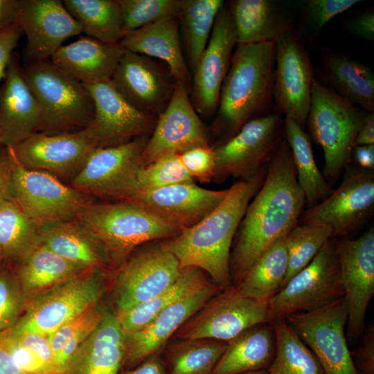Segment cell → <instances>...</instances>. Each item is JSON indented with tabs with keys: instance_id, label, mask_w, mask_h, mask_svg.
Masks as SVG:
<instances>
[{
	"instance_id": "1",
	"label": "cell",
	"mask_w": 374,
	"mask_h": 374,
	"mask_svg": "<svg viewBox=\"0 0 374 374\" xmlns=\"http://www.w3.org/2000/svg\"><path fill=\"white\" fill-rule=\"evenodd\" d=\"M305 203L292 152L284 138L268 163L264 182L249 203L237 229L230 256L233 286L280 236L298 224Z\"/></svg>"
},
{
	"instance_id": "2",
	"label": "cell",
	"mask_w": 374,
	"mask_h": 374,
	"mask_svg": "<svg viewBox=\"0 0 374 374\" xmlns=\"http://www.w3.org/2000/svg\"><path fill=\"white\" fill-rule=\"evenodd\" d=\"M267 166L252 178L234 183L223 200L195 225L161 240L163 247L177 258L181 269H201L221 290L233 285L230 274L233 242L249 203L264 182Z\"/></svg>"
},
{
	"instance_id": "3",
	"label": "cell",
	"mask_w": 374,
	"mask_h": 374,
	"mask_svg": "<svg viewBox=\"0 0 374 374\" xmlns=\"http://www.w3.org/2000/svg\"><path fill=\"white\" fill-rule=\"evenodd\" d=\"M274 64L275 42L236 45L211 125L217 145L247 122L271 113Z\"/></svg>"
},
{
	"instance_id": "4",
	"label": "cell",
	"mask_w": 374,
	"mask_h": 374,
	"mask_svg": "<svg viewBox=\"0 0 374 374\" xmlns=\"http://www.w3.org/2000/svg\"><path fill=\"white\" fill-rule=\"evenodd\" d=\"M77 219L103 246L110 267L121 265L139 246L172 238L181 230L128 200L85 206Z\"/></svg>"
},
{
	"instance_id": "5",
	"label": "cell",
	"mask_w": 374,
	"mask_h": 374,
	"mask_svg": "<svg viewBox=\"0 0 374 374\" xmlns=\"http://www.w3.org/2000/svg\"><path fill=\"white\" fill-rule=\"evenodd\" d=\"M24 76L42 114L40 132L57 134L89 127L94 103L87 86L51 60L26 62Z\"/></svg>"
},
{
	"instance_id": "6",
	"label": "cell",
	"mask_w": 374,
	"mask_h": 374,
	"mask_svg": "<svg viewBox=\"0 0 374 374\" xmlns=\"http://www.w3.org/2000/svg\"><path fill=\"white\" fill-rule=\"evenodd\" d=\"M369 112L314 79L306 126L324 154V174L335 180L352 160L354 141Z\"/></svg>"
},
{
	"instance_id": "7",
	"label": "cell",
	"mask_w": 374,
	"mask_h": 374,
	"mask_svg": "<svg viewBox=\"0 0 374 374\" xmlns=\"http://www.w3.org/2000/svg\"><path fill=\"white\" fill-rule=\"evenodd\" d=\"M105 270H88L34 295L23 315L8 330L12 335L49 334L97 305L105 290Z\"/></svg>"
},
{
	"instance_id": "8",
	"label": "cell",
	"mask_w": 374,
	"mask_h": 374,
	"mask_svg": "<svg viewBox=\"0 0 374 374\" xmlns=\"http://www.w3.org/2000/svg\"><path fill=\"white\" fill-rule=\"evenodd\" d=\"M150 136L95 148L71 186L87 195L128 200L139 193L143 153Z\"/></svg>"
},
{
	"instance_id": "9",
	"label": "cell",
	"mask_w": 374,
	"mask_h": 374,
	"mask_svg": "<svg viewBox=\"0 0 374 374\" xmlns=\"http://www.w3.org/2000/svg\"><path fill=\"white\" fill-rule=\"evenodd\" d=\"M344 296L334 238H330L313 260L269 300L272 321L321 308Z\"/></svg>"
},
{
	"instance_id": "10",
	"label": "cell",
	"mask_w": 374,
	"mask_h": 374,
	"mask_svg": "<svg viewBox=\"0 0 374 374\" xmlns=\"http://www.w3.org/2000/svg\"><path fill=\"white\" fill-rule=\"evenodd\" d=\"M284 138V118L276 112L247 122L233 136L213 148V180L252 178L268 164Z\"/></svg>"
},
{
	"instance_id": "11",
	"label": "cell",
	"mask_w": 374,
	"mask_h": 374,
	"mask_svg": "<svg viewBox=\"0 0 374 374\" xmlns=\"http://www.w3.org/2000/svg\"><path fill=\"white\" fill-rule=\"evenodd\" d=\"M270 322L269 301L245 296L231 285L208 300L179 328L172 339L228 342L249 328Z\"/></svg>"
},
{
	"instance_id": "12",
	"label": "cell",
	"mask_w": 374,
	"mask_h": 374,
	"mask_svg": "<svg viewBox=\"0 0 374 374\" xmlns=\"http://www.w3.org/2000/svg\"><path fill=\"white\" fill-rule=\"evenodd\" d=\"M285 319L314 355L324 374H359L346 336L348 308L344 296L321 308Z\"/></svg>"
},
{
	"instance_id": "13",
	"label": "cell",
	"mask_w": 374,
	"mask_h": 374,
	"mask_svg": "<svg viewBox=\"0 0 374 374\" xmlns=\"http://www.w3.org/2000/svg\"><path fill=\"white\" fill-rule=\"evenodd\" d=\"M179 260L161 244L132 253L115 268L112 280L115 312L144 303L169 287L179 276Z\"/></svg>"
},
{
	"instance_id": "14",
	"label": "cell",
	"mask_w": 374,
	"mask_h": 374,
	"mask_svg": "<svg viewBox=\"0 0 374 374\" xmlns=\"http://www.w3.org/2000/svg\"><path fill=\"white\" fill-rule=\"evenodd\" d=\"M336 189L305 211L299 224H323L332 238L348 235L363 225L374 210V172L349 166Z\"/></svg>"
},
{
	"instance_id": "15",
	"label": "cell",
	"mask_w": 374,
	"mask_h": 374,
	"mask_svg": "<svg viewBox=\"0 0 374 374\" xmlns=\"http://www.w3.org/2000/svg\"><path fill=\"white\" fill-rule=\"evenodd\" d=\"M275 64L274 112L292 119L304 130L310 107L314 69L302 37L294 26L275 42Z\"/></svg>"
},
{
	"instance_id": "16",
	"label": "cell",
	"mask_w": 374,
	"mask_h": 374,
	"mask_svg": "<svg viewBox=\"0 0 374 374\" xmlns=\"http://www.w3.org/2000/svg\"><path fill=\"white\" fill-rule=\"evenodd\" d=\"M13 157L14 200L38 225L76 219L91 202L87 195L64 184L55 175L27 169Z\"/></svg>"
},
{
	"instance_id": "17",
	"label": "cell",
	"mask_w": 374,
	"mask_h": 374,
	"mask_svg": "<svg viewBox=\"0 0 374 374\" xmlns=\"http://www.w3.org/2000/svg\"><path fill=\"white\" fill-rule=\"evenodd\" d=\"M347 302L346 336L353 344L362 335L366 313L374 294V226L356 239H335Z\"/></svg>"
},
{
	"instance_id": "18",
	"label": "cell",
	"mask_w": 374,
	"mask_h": 374,
	"mask_svg": "<svg viewBox=\"0 0 374 374\" xmlns=\"http://www.w3.org/2000/svg\"><path fill=\"white\" fill-rule=\"evenodd\" d=\"M110 80L132 107L156 117L168 106L177 85L164 63L125 49Z\"/></svg>"
},
{
	"instance_id": "19",
	"label": "cell",
	"mask_w": 374,
	"mask_h": 374,
	"mask_svg": "<svg viewBox=\"0 0 374 374\" xmlns=\"http://www.w3.org/2000/svg\"><path fill=\"white\" fill-rule=\"evenodd\" d=\"M237 45V36L227 4L219 11L208 44L191 75V102L204 116L216 112L220 91Z\"/></svg>"
},
{
	"instance_id": "20",
	"label": "cell",
	"mask_w": 374,
	"mask_h": 374,
	"mask_svg": "<svg viewBox=\"0 0 374 374\" xmlns=\"http://www.w3.org/2000/svg\"><path fill=\"white\" fill-rule=\"evenodd\" d=\"M97 147L86 128L57 134L38 132L10 148L16 160L27 169L45 171L57 177H73Z\"/></svg>"
},
{
	"instance_id": "21",
	"label": "cell",
	"mask_w": 374,
	"mask_h": 374,
	"mask_svg": "<svg viewBox=\"0 0 374 374\" xmlns=\"http://www.w3.org/2000/svg\"><path fill=\"white\" fill-rule=\"evenodd\" d=\"M190 89L177 82L172 98L158 116L143 153L144 166L170 154H181L209 145L208 132L189 96Z\"/></svg>"
},
{
	"instance_id": "22",
	"label": "cell",
	"mask_w": 374,
	"mask_h": 374,
	"mask_svg": "<svg viewBox=\"0 0 374 374\" xmlns=\"http://www.w3.org/2000/svg\"><path fill=\"white\" fill-rule=\"evenodd\" d=\"M16 24L26 36V62L50 60L82 28L60 0H21Z\"/></svg>"
},
{
	"instance_id": "23",
	"label": "cell",
	"mask_w": 374,
	"mask_h": 374,
	"mask_svg": "<svg viewBox=\"0 0 374 374\" xmlns=\"http://www.w3.org/2000/svg\"><path fill=\"white\" fill-rule=\"evenodd\" d=\"M94 103V118L87 127L98 147L109 146L150 136L158 117L132 107L116 89L111 80L85 84Z\"/></svg>"
},
{
	"instance_id": "24",
	"label": "cell",
	"mask_w": 374,
	"mask_h": 374,
	"mask_svg": "<svg viewBox=\"0 0 374 374\" xmlns=\"http://www.w3.org/2000/svg\"><path fill=\"white\" fill-rule=\"evenodd\" d=\"M221 290L211 281L163 310L143 329L124 332L122 369H131L150 356L159 354L179 328Z\"/></svg>"
},
{
	"instance_id": "25",
	"label": "cell",
	"mask_w": 374,
	"mask_h": 374,
	"mask_svg": "<svg viewBox=\"0 0 374 374\" xmlns=\"http://www.w3.org/2000/svg\"><path fill=\"white\" fill-rule=\"evenodd\" d=\"M227 192L228 188H204L193 181L141 192L128 201L182 231L195 225L209 214Z\"/></svg>"
},
{
	"instance_id": "26",
	"label": "cell",
	"mask_w": 374,
	"mask_h": 374,
	"mask_svg": "<svg viewBox=\"0 0 374 374\" xmlns=\"http://www.w3.org/2000/svg\"><path fill=\"white\" fill-rule=\"evenodd\" d=\"M0 87L1 145L12 148L40 130L38 103L24 76L19 59L12 55Z\"/></svg>"
},
{
	"instance_id": "27",
	"label": "cell",
	"mask_w": 374,
	"mask_h": 374,
	"mask_svg": "<svg viewBox=\"0 0 374 374\" xmlns=\"http://www.w3.org/2000/svg\"><path fill=\"white\" fill-rule=\"evenodd\" d=\"M125 348L116 313L105 310L101 323L74 352L63 374H119Z\"/></svg>"
},
{
	"instance_id": "28",
	"label": "cell",
	"mask_w": 374,
	"mask_h": 374,
	"mask_svg": "<svg viewBox=\"0 0 374 374\" xmlns=\"http://www.w3.org/2000/svg\"><path fill=\"white\" fill-rule=\"evenodd\" d=\"M120 44H109L82 36L62 45L51 57L57 68L84 84L110 80L123 54Z\"/></svg>"
},
{
	"instance_id": "29",
	"label": "cell",
	"mask_w": 374,
	"mask_h": 374,
	"mask_svg": "<svg viewBox=\"0 0 374 374\" xmlns=\"http://www.w3.org/2000/svg\"><path fill=\"white\" fill-rule=\"evenodd\" d=\"M119 44L126 51L162 62L177 82L190 89L191 74L182 51L177 15L126 33Z\"/></svg>"
},
{
	"instance_id": "30",
	"label": "cell",
	"mask_w": 374,
	"mask_h": 374,
	"mask_svg": "<svg viewBox=\"0 0 374 374\" xmlns=\"http://www.w3.org/2000/svg\"><path fill=\"white\" fill-rule=\"evenodd\" d=\"M319 54L320 82L353 105L373 112L374 75L372 70L328 48L320 46Z\"/></svg>"
},
{
	"instance_id": "31",
	"label": "cell",
	"mask_w": 374,
	"mask_h": 374,
	"mask_svg": "<svg viewBox=\"0 0 374 374\" xmlns=\"http://www.w3.org/2000/svg\"><path fill=\"white\" fill-rule=\"evenodd\" d=\"M40 242L64 259L87 269L110 267L96 237L76 218L39 226Z\"/></svg>"
},
{
	"instance_id": "32",
	"label": "cell",
	"mask_w": 374,
	"mask_h": 374,
	"mask_svg": "<svg viewBox=\"0 0 374 374\" xmlns=\"http://www.w3.org/2000/svg\"><path fill=\"white\" fill-rule=\"evenodd\" d=\"M226 4L237 44L276 42L294 26L275 1L233 0Z\"/></svg>"
},
{
	"instance_id": "33",
	"label": "cell",
	"mask_w": 374,
	"mask_h": 374,
	"mask_svg": "<svg viewBox=\"0 0 374 374\" xmlns=\"http://www.w3.org/2000/svg\"><path fill=\"white\" fill-rule=\"evenodd\" d=\"M273 321L249 328L227 342L211 374H243L266 370L275 353Z\"/></svg>"
},
{
	"instance_id": "34",
	"label": "cell",
	"mask_w": 374,
	"mask_h": 374,
	"mask_svg": "<svg viewBox=\"0 0 374 374\" xmlns=\"http://www.w3.org/2000/svg\"><path fill=\"white\" fill-rule=\"evenodd\" d=\"M12 265L28 299L53 285L90 270L64 259L42 243Z\"/></svg>"
},
{
	"instance_id": "35",
	"label": "cell",
	"mask_w": 374,
	"mask_h": 374,
	"mask_svg": "<svg viewBox=\"0 0 374 374\" xmlns=\"http://www.w3.org/2000/svg\"><path fill=\"white\" fill-rule=\"evenodd\" d=\"M201 269L182 268L178 278L166 290L152 299L127 310L115 312L124 332L139 331L163 310L211 281Z\"/></svg>"
},
{
	"instance_id": "36",
	"label": "cell",
	"mask_w": 374,
	"mask_h": 374,
	"mask_svg": "<svg viewBox=\"0 0 374 374\" xmlns=\"http://www.w3.org/2000/svg\"><path fill=\"white\" fill-rule=\"evenodd\" d=\"M222 0H179L177 17L192 75L210 39Z\"/></svg>"
},
{
	"instance_id": "37",
	"label": "cell",
	"mask_w": 374,
	"mask_h": 374,
	"mask_svg": "<svg viewBox=\"0 0 374 374\" xmlns=\"http://www.w3.org/2000/svg\"><path fill=\"white\" fill-rule=\"evenodd\" d=\"M285 139L293 157L297 182L310 207L327 197L332 188L318 168L308 134L294 121L284 118Z\"/></svg>"
},
{
	"instance_id": "38",
	"label": "cell",
	"mask_w": 374,
	"mask_h": 374,
	"mask_svg": "<svg viewBox=\"0 0 374 374\" xmlns=\"http://www.w3.org/2000/svg\"><path fill=\"white\" fill-rule=\"evenodd\" d=\"M39 225L13 199L0 200V256L15 265L40 244Z\"/></svg>"
},
{
	"instance_id": "39",
	"label": "cell",
	"mask_w": 374,
	"mask_h": 374,
	"mask_svg": "<svg viewBox=\"0 0 374 374\" xmlns=\"http://www.w3.org/2000/svg\"><path fill=\"white\" fill-rule=\"evenodd\" d=\"M287 234V233H286ZM280 236L235 286L244 296L269 301L282 287L287 270L285 235Z\"/></svg>"
},
{
	"instance_id": "40",
	"label": "cell",
	"mask_w": 374,
	"mask_h": 374,
	"mask_svg": "<svg viewBox=\"0 0 374 374\" xmlns=\"http://www.w3.org/2000/svg\"><path fill=\"white\" fill-rule=\"evenodd\" d=\"M62 2L86 36L105 43H120L124 30L117 0H64Z\"/></svg>"
},
{
	"instance_id": "41",
	"label": "cell",
	"mask_w": 374,
	"mask_h": 374,
	"mask_svg": "<svg viewBox=\"0 0 374 374\" xmlns=\"http://www.w3.org/2000/svg\"><path fill=\"white\" fill-rule=\"evenodd\" d=\"M226 346L211 339L174 340L163 360L168 374H211Z\"/></svg>"
},
{
	"instance_id": "42",
	"label": "cell",
	"mask_w": 374,
	"mask_h": 374,
	"mask_svg": "<svg viewBox=\"0 0 374 374\" xmlns=\"http://www.w3.org/2000/svg\"><path fill=\"white\" fill-rule=\"evenodd\" d=\"M275 353L267 374H324L309 348L285 318L273 321Z\"/></svg>"
},
{
	"instance_id": "43",
	"label": "cell",
	"mask_w": 374,
	"mask_h": 374,
	"mask_svg": "<svg viewBox=\"0 0 374 374\" xmlns=\"http://www.w3.org/2000/svg\"><path fill=\"white\" fill-rule=\"evenodd\" d=\"M104 312L96 305L50 333L51 346L60 374L64 373L74 352L101 323Z\"/></svg>"
},
{
	"instance_id": "44",
	"label": "cell",
	"mask_w": 374,
	"mask_h": 374,
	"mask_svg": "<svg viewBox=\"0 0 374 374\" xmlns=\"http://www.w3.org/2000/svg\"><path fill=\"white\" fill-rule=\"evenodd\" d=\"M330 238L332 229L323 224H298L285 235L288 262L282 287L313 260Z\"/></svg>"
},
{
	"instance_id": "45",
	"label": "cell",
	"mask_w": 374,
	"mask_h": 374,
	"mask_svg": "<svg viewBox=\"0 0 374 374\" xmlns=\"http://www.w3.org/2000/svg\"><path fill=\"white\" fill-rule=\"evenodd\" d=\"M124 34L177 15L179 0H117Z\"/></svg>"
},
{
	"instance_id": "46",
	"label": "cell",
	"mask_w": 374,
	"mask_h": 374,
	"mask_svg": "<svg viewBox=\"0 0 374 374\" xmlns=\"http://www.w3.org/2000/svg\"><path fill=\"white\" fill-rule=\"evenodd\" d=\"M12 265L0 263V332L13 327L28 303Z\"/></svg>"
},
{
	"instance_id": "47",
	"label": "cell",
	"mask_w": 374,
	"mask_h": 374,
	"mask_svg": "<svg viewBox=\"0 0 374 374\" xmlns=\"http://www.w3.org/2000/svg\"><path fill=\"white\" fill-rule=\"evenodd\" d=\"M193 181L183 166L179 154H170L141 168L139 175L138 193Z\"/></svg>"
},
{
	"instance_id": "48",
	"label": "cell",
	"mask_w": 374,
	"mask_h": 374,
	"mask_svg": "<svg viewBox=\"0 0 374 374\" xmlns=\"http://www.w3.org/2000/svg\"><path fill=\"white\" fill-rule=\"evenodd\" d=\"M358 2V0L306 1L300 21V35L303 34L310 42H314L328 22Z\"/></svg>"
},
{
	"instance_id": "49",
	"label": "cell",
	"mask_w": 374,
	"mask_h": 374,
	"mask_svg": "<svg viewBox=\"0 0 374 374\" xmlns=\"http://www.w3.org/2000/svg\"><path fill=\"white\" fill-rule=\"evenodd\" d=\"M181 161L193 179L202 182L213 180L215 172V154L209 145L193 148L179 154Z\"/></svg>"
},
{
	"instance_id": "50",
	"label": "cell",
	"mask_w": 374,
	"mask_h": 374,
	"mask_svg": "<svg viewBox=\"0 0 374 374\" xmlns=\"http://www.w3.org/2000/svg\"><path fill=\"white\" fill-rule=\"evenodd\" d=\"M21 344L34 353L52 373L60 374L55 364L53 352L51 346L50 333L27 332L12 335Z\"/></svg>"
},
{
	"instance_id": "51",
	"label": "cell",
	"mask_w": 374,
	"mask_h": 374,
	"mask_svg": "<svg viewBox=\"0 0 374 374\" xmlns=\"http://www.w3.org/2000/svg\"><path fill=\"white\" fill-rule=\"evenodd\" d=\"M359 343L350 352L359 374H374V321L366 326Z\"/></svg>"
},
{
	"instance_id": "52",
	"label": "cell",
	"mask_w": 374,
	"mask_h": 374,
	"mask_svg": "<svg viewBox=\"0 0 374 374\" xmlns=\"http://www.w3.org/2000/svg\"><path fill=\"white\" fill-rule=\"evenodd\" d=\"M8 344L13 359L22 373H52L28 348L6 331Z\"/></svg>"
},
{
	"instance_id": "53",
	"label": "cell",
	"mask_w": 374,
	"mask_h": 374,
	"mask_svg": "<svg viewBox=\"0 0 374 374\" xmlns=\"http://www.w3.org/2000/svg\"><path fill=\"white\" fill-rule=\"evenodd\" d=\"M14 170L15 159L10 149L0 148V200H14Z\"/></svg>"
},
{
	"instance_id": "54",
	"label": "cell",
	"mask_w": 374,
	"mask_h": 374,
	"mask_svg": "<svg viewBox=\"0 0 374 374\" xmlns=\"http://www.w3.org/2000/svg\"><path fill=\"white\" fill-rule=\"evenodd\" d=\"M21 33V29L17 24L0 31V82L3 80Z\"/></svg>"
},
{
	"instance_id": "55",
	"label": "cell",
	"mask_w": 374,
	"mask_h": 374,
	"mask_svg": "<svg viewBox=\"0 0 374 374\" xmlns=\"http://www.w3.org/2000/svg\"><path fill=\"white\" fill-rule=\"evenodd\" d=\"M350 30L359 37L368 40L374 39V12L369 10L356 15L348 24Z\"/></svg>"
},
{
	"instance_id": "56",
	"label": "cell",
	"mask_w": 374,
	"mask_h": 374,
	"mask_svg": "<svg viewBox=\"0 0 374 374\" xmlns=\"http://www.w3.org/2000/svg\"><path fill=\"white\" fill-rule=\"evenodd\" d=\"M119 374H168L159 354L150 356L131 369H121Z\"/></svg>"
},
{
	"instance_id": "57",
	"label": "cell",
	"mask_w": 374,
	"mask_h": 374,
	"mask_svg": "<svg viewBox=\"0 0 374 374\" xmlns=\"http://www.w3.org/2000/svg\"><path fill=\"white\" fill-rule=\"evenodd\" d=\"M6 331L0 332V374H23L11 354Z\"/></svg>"
},
{
	"instance_id": "58",
	"label": "cell",
	"mask_w": 374,
	"mask_h": 374,
	"mask_svg": "<svg viewBox=\"0 0 374 374\" xmlns=\"http://www.w3.org/2000/svg\"><path fill=\"white\" fill-rule=\"evenodd\" d=\"M21 0H0V31L15 24Z\"/></svg>"
},
{
	"instance_id": "59",
	"label": "cell",
	"mask_w": 374,
	"mask_h": 374,
	"mask_svg": "<svg viewBox=\"0 0 374 374\" xmlns=\"http://www.w3.org/2000/svg\"><path fill=\"white\" fill-rule=\"evenodd\" d=\"M353 158L359 168L374 170V144L354 147Z\"/></svg>"
},
{
	"instance_id": "60",
	"label": "cell",
	"mask_w": 374,
	"mask_h": 374,
	"mask_svg": "<svg viewBox=\"0 0 374 374\" xmlns=\"http://www.w3.org/2000/svg\"><path fill=\"white\" fill-rule=\"evenodd\" d=\"M371 144H374V112L368 114L355 139L354 147Z\"/></svg>"
},
{
	"instance_id": "61",
	"label": "cell",
	"mask_w": 374,
	"mask_h": 374,
	"mask_svg": "<svg viewBox=\"0 0 374 374\" xmlns=\"http://www.w3.org/2000/svg\"><path fill=\"white\" fill-rule=\"evenodd\" d=\"M243 374H267V371L266 370H261V371H258L246 373H243Z\"/></svg>"
},
{
	"instance_id": "62",
	"label": "cell",
	"mask_w": 374,
	"mask_h": 374,
	"mask_svg": "<svg viewBox=\"0 0 374 374\" xmlns=\"http://www.w3.org/2000/svg\"><path fill=\"white\" fill-rule=\"evenodd\" d=\"M23 374H57V373H25Z\"/></svg>"
},
{
	"instance_id": "63",
	"label": "cell",
	"mask_w": 374,
	"mask_h": 374,
	"mask_svg": "<svg viewBox=\"0 0 374 374\" xmlns=\"http://www.w3.org/2000/svg\"><path fill=\"white\" fill-rule=\"evenodd\" d=\"M2 262V260H1V256H0V263Z\"/></svg>"
},
{
	"instance_id": "64",
	"label": "cell",
	"mask_w": 374,
	"mask_h": 374,
	"mask_svg": "<svg viewBox=\"0 0 374 374\" xmlns=\"http://www.w3.org/2000/svg\"><path fill=\"white\" fill-rule=\"evenodd\" d=\"M1 138H0V145H1Z\"/></svg>"
}]
</instances>
